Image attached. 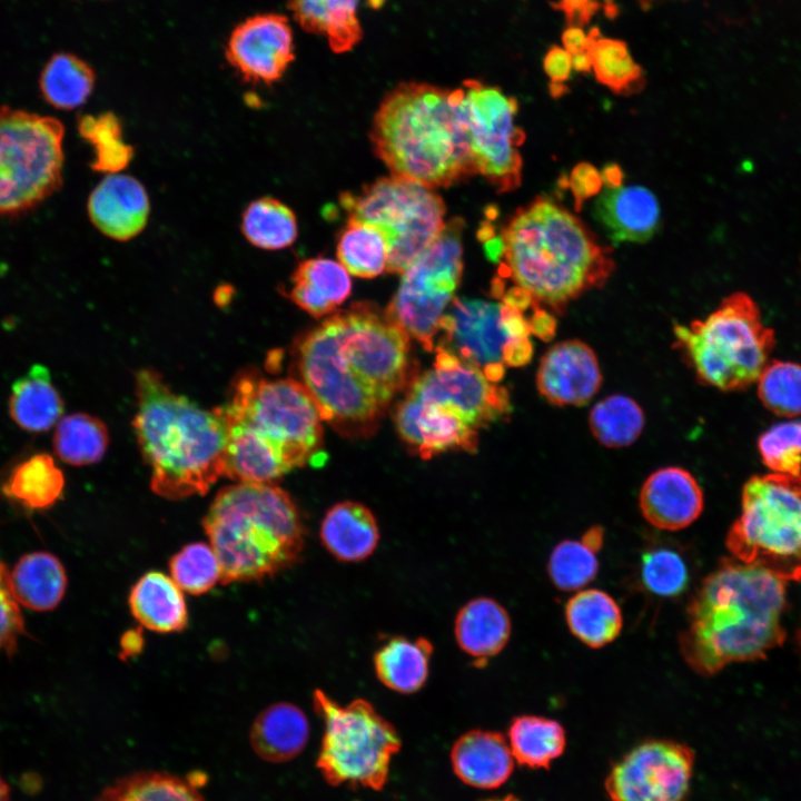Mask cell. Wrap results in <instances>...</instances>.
I'll list each match as a JSON object with an SVG mask.
<instances>
[{
    "instance_id": "obj_1",
    "label": "cell",
    "mask_w": 801,
    "mask_h": 801,
    "mask_svg": "<svg viewBox=\"0 0 801 801\" xmlns=\"http://www.w3.org/2000/svg\"><path fill=\"white\" fill-rule=\"evenodd\" d=\"M294 362L320 418L343 435L368 436L409 382V336L374 305L356 303L305 334Z\"/></svg>"
},
{
    "instance_id": "obj_2",
    "label": "cell",
    "mask_w": 801,
    "mask_h": 801,
    "mask_svg": "<svg viewBox=\"0 0 801 801\" xmlns=\"http://www.w3.org/2000/svg\"><path fill=\"white\" fill-rule=\"evenodd\" d=\"M219 408L228 478L273 484L293 468L320 465L326 457L318 408L295 378L267 379L248 370L237 376Z\"/></svg>"
},
{
    "instance_id": "obj_3",
    "label": "cell",
    "mask_w": 801,
    "mask_h": 801,
    "mask_svg": "<svg viewBox=\"0 0 801 801\" xmlns=\"http://www.w3.org/2000/svg\"><path fill=\"white\" fill-rule=\"evenodd\" d=\"M785 601V580L754 564L723 562L689 602L679 635L682 657L710 676L728 664L764 656L783 640Z\"/></svg>"
},
{
    "instance_id": "obj_4",
    "label": "cell",
    "mask_w": 801,
    "mask_h": 801,
    "mask_svg": "<svg viewBox=\"0 0 801 801\" xmlns=\"http://www.w3.org/2000/svg\"><path fill=\"white\" fill-rule=\"evenodd\" d=\"M501 270L527 291L533 308L557 314L584 293L600 288L615 264L583 221L544 196L518 208L500 235Z\"/></svg>"
},
{
    "instance_id": "obj_5",
    "label": "cell",
    "mask_w": 801,
    "mask_h": 801,
    "mask_svg": "<svg viewBox=\"0 0 801 801\" xmlns=\"http://www.w3.org/2000/svg\"><path fill=\"white\" fill-rule=\"evenodd\" d=\"M370 140L392 175L431 189L476 175L462 87L399 83L382 100Z\"/></svg>"
},
{
    "instance_id": "obj_6",
    "label": "cell",
    "mask_w": 801,
    "mask_h": 801,
    "mask_svg": "<svg viewBox=\"0 0 801 801\" xmlns=\"http://www.w3.org/2000/svg\"><path fill=\"white\" fill-rule=\"evenodd\" d=\"M134 429L151 471L152 492L168 500L204 495L224 475L226 425L219 407L175 393L154 369L136 374Z\"/></svg>"
},
{
    "instance_id": "obj_7",
    "label": "cell",
    "mask_w": 801,
    "mask_h": 801,
    "mask_svg": "<svg viewBox=\"0 0 801 801\" xmlns=\"http://www.w3.org/2000/svg\"><path fill=\"white\" fill-rule=\"evenodd\" d=\"M204 530L222 584L259 582L293 566L304 548V524L287 492L275 484L237 483L221 488Z\"/></svg>"
},
{
    "instance_id": "obj_8",
    "label": "cell",
    "mask_w": 801,
    "mask_h": 801,
    "mask_svg": "<svg viewBox=\"0 0 801 801\" xmlns=\"http://www.w3.org/2000/svg\"><path fill=\"white\" fill-rule=\"evenodd\" d=\"M674 336L698 379L724 392L755 383L775 343L756 304L743 293L724 298L703 320L675 325Z\"/></svg>"
},
{
    "instance_id": "obj_9",
    "label": "cell",
    "mask_w": 801,
    "mask_h": 801,
    "mask_svg": "<svg viewBox=\"0 0 801 801\" xmlns=\"http://www.w3.org/2000/svg\"><path fill=\"white\" fill-rule=\"evenodd\" d=\"M726 546L740 562L785 581L801 578V475L772 472L749 478Z\"/></svg>"
},
{
    "instance_id": "obj_10",
    "label": "cell",
    "mask_w": 801,
    "mask_h": 801,
    "mask_svg": "<svg viewBox=\"0 0 801 801\" xmlns=\"http://www.w3.org/2000/svg\"><path fill=\"white\" fill-rule=\"evenodd\" d=\"M316 714L324 722V734L316 765L334 787L385 788L392 756L402 746L392 723L365 699L342 705L323 690L313 693Z\"/></svg>"
},
{
    "instance_id": "obj_11",
    "label": "cell",
    "mask_w": 801,
    "mask_h": 801,
    "mask_svg": "<svg viewBox=\"0 0 801 801\" xmlns=\"http://www.w3.org/2000/svg\"><path fill=\"white\" fill-rule=\"evenodd\" d=\"M63 138L53 117L0 107V218L27 214L60 189Z\"/></svg>"
},
{
    "instance_id": "obj_12",
    "label": "cell",
    "mask_w": 801,
    "mask_h": 801,
    "mask_svg": "<svg viewBox=\"0 0 801 801\" xmlns=\"http://www.w3.org/2000/svg\"><path fill=\"white\" fill-rule=\"evenodd\" d=\"M348 219L377 228L387 246L386 271H403L441 235L445 205L434 189L389 176L339 198Z\"/></svg>"
},
{
    "instance_id": "obj_13",
    "label": "cell",
    "mask_w": 801,
    "mask_h": 801,
    "mask_svg": "<svg viewBox=\"0 0 801 801\" xmlns=\"http://www.w3.org/2000/svg\"><path fill=\"white\" fill-rule=\"evenodd\" d=\"M463 221L446 222L441 235L403 271L385 315L428 352L463 275Z\"/></svg>"
},
{
    "instance_id": "obj_14",
    "label": "cell",
    "mask_w": 801,
    "mask_h": 801,
    "mask_svg": "<svg viewBox=\"0 0 801 801\" xmlns=\"http://www.w3.org/2000/svg\"><path fill=\"white\" fill-rule=\"evenodd\" d=\"M462 88L476 175L498 192L516 189L523 166L518 147L525 139L515 123L516 99L476 79L464 80Z\"/></svg>"
},
{
    "instance_id": "obj_15",
    "label": "cell",
    "mask_w": 801,
    "mask_h": 801,
    "mask_svg": "<svg viewBox=\"0 0 801 801\" xmlns=\"http://www.w3.org/2000/svg\"><path fill=\"white\" fill-rule=\"evenodd\" d=\"M694 753L671 740H647L614 764L605 779L612 801H684L693 773Z\"/></svg>"
},
{
    "instance_id": "obj_16",
    "label": "cell",
    "mask_w": 801,
    "mask_h": 801,
    "mask_svg": "<svg viewBox=\"0 0 801 801\" xmlns=\"http://www.w3.org/2000/svg\"><path fill=\"white\" fill-rule=\"evenodd\" d=\"M435 350L434 368L414 379L408 395L422 403L451 406L476 431L508 415L506 388L451 352L437 346Z\"/></svg>"
},
{
    "instance_id": "obj_17",
    "label": "cell",
    "mask_w": 801,
    "mask_h": 801,
    "mask_svg": "<svg viewBox=\"0 0 801 801\" xmlns=\"http://www.w3.org/2000/svg\"><path fill=\"white\" fill-rule=\"evenodd\" d=\"M225 57L246 82L278 81L295 60L294 36L287 17L268 12L247 18L231 31Z\"/></svg>"
},
{
    "instance_id": "obj_18",
    "label": "cell",
    "mask_w": 801,
    "mask_h": 801,
    "mask_svg": "<svg viewBox=\"0 0 801 801\" xmlns=\"http://www.w3.org/2000/svg\"><path fill=\"white\" fill-rule=\"evenodd\" d=\"M501 306L502 303L454 298L448 313L439 322V330H443L444 336L437 347L478 367L483 373L491 368H505L504 349L514 338L502 323Z\"/></svg>"
},
{
    "instance_id": "obj_19",
    "label": "cell",
    "mask_w": 801,
    "mask_h": 801,
    "mask_svg": "<svg viewBox=\"0 0 801 801\" xmlns=\"http://www.w3.org/2000/svg\"><path fill=\"white\" fill-rule=\"evenodd\" d=\"M602 385V372L594 350L580 339L554 344L541 357L536 387L555 406H580L593 398Z\"/></svg>"
},
{
    "instance_id": "obj_20",
    "label": "cell",
    "mask_w": 801,
    "mask_h": 801,
    "mask_svg": "<svg viewBox=\"0 0 801 801\" xmlns=\"http://www.w3.org/2000/svg\"><path fill=\"white\" fill-rule=\"evenodd\" d=\"M395 423L403 441L424 459L448 449L474 452L477 447L478 431L448 405L422 403L407 394Z\"/></svg>"
},
{
    "instance_id": "obj_21",
    "label": "cell",
    "mask_w": 801,
    "mask_h": 801,
    "mask_svg": "<svg viewBox=\"0 0 801 801\" xmlns=\"http://www.w3.org/2000/svg\"><path fill=\"white\" fill-rule=\"evenodd\" d=\"M639 505L643 517L663 531H679L699 518L703 492L696 478L679 466L662 467L643 483Z\"/></svg>"
},
{
    "instance_id": "obj_22",
    "label": "cell",
    "mask_w": 801,
    "mask_h": 801,
    "mask_svg": "<svg viewBox=\"0 0 801 801\" xmlns=\"http://www.w3.org/2000/svg\"><path fill=\"white\" fill-rule=\"evenodd\" d=\"M92 225L105 236L129 240L146 227L150 201L144 185L121 172L107 175L90 192L87 204Z\"/></svg>"
},
{
    "instance_id": "obj_23",
    "label": "cell",
    "mask_w": 801,
    "mask_h": 801,
    "mask_svg": "<svg viewBox=\"0 0 801 801\" xmlns=\"http://www.w3.org/2000/svg\"><path fill=\"white\" fill-rule=\"evenodd\" d=\"M594 218L614 244L645 243L660 225V205L643 186L605 188L595 201Z\"/></svg>"
},
{
    "instance_id": "obj_24",
    "label": "cell",
    "mask_w": 801,
    "mask_h": 801,
    "mask_svg": "<svg viewBox=\"0 0 801 801\" xmlns=\"http://www.w3.org/2000/svg\"><path fill=\"white\" fill-rule=\"evenodd\" d=\"M451 761L461 781L479 789L503 785L514 768L504 735L485 730H471L459 736L452 748Z\"/></svg>"
},
{
    "instance_id": "obj_25",
    "label": "cell",
    "mask_w": 801,
    "mask_h": 801,
    "mask_svg": "<svg viewBox=\"0 0 801 801\" xmlns=\"http://www.w3.org/2000/svg\"><path fill=\"white\" fill-rule=\"evenodd\" d=\"M379 8L385 0H288L296 22L322 36L336 53L352 50L363 38L358 10L362 2Z\"/></svg>"
},
{
    "instance_id": "obj_26",
    "label": "cell",
    "mask_w": 801,
    "mask_h": 801,
    "mask_svg": "<svg viewBox=\"0 0 801 801\" xmlns=\"http://www.w3.org/2000/svg\"><path fill=\"white\" fill-rule=\"evenodd\" d=\"M324 547L336 560L356 563L369 557L379 542L377 521L369 508L346 501L332 506L319 530Z\"/></svg>"
},
{
    "instance_id": "obj_27",
    "label": "cell",
    "mask_w": 801,
    "mask_h": 801,
    "mask_svg": "<svg viewBox=\"0 0 801 801\" xmlns=\"http://www.w3.org/2000/svg\"><path fill=\"white\" fill-rule=\"evenodd\" d=\"M349 273L336 260L317 257L300 261L290 277L287 296L319 318L334 312L350 295Z\"/></svg>"
},
{
    "instance_id": "obj_28",
    "label": "cell",
    "mask_w": 801,
    "mask_h": 801,
    "mask_svg": "<svg viewBox=\"0 0 801 801\" xmlns=\"http://www.w3.org/2000/svg\"><path fill=\"white\" fill-rule=\"evenodd\" d=\"M511 632L507 611L491 597L471 600L459 609L454 622V635L459 649L478 665L505 647Z\"/></svg>"
},
{
    "instance_id": "obj_29",
    "label": "cell",
    "mask_w": 801,
    "mask_h": 801,
    "mask_svg": "<svg viewBox=\"0 0 801 801\" xmlns=\"http://www.w3.org/2000/svg\"><path fill=\"white\" fill-rule=\"evenodd\" d=\"M128 604L134 617L148 630L171 633L188 624L182 590L162 572L144 574L131 587Z\"/></svg>"
},
{
    "instance_id": "obj_30",
    "label": "cell",
    "mask_w": 801,
    "mask_h": 801,
    "mask_svg": "<svg viewBox=\"0 0 801 801\" xmlns=\"http://www.w3.org/2000/svg\"><path fill=\"white\" fill-rule=\"evenodd\" d=\"M309 736V723L305 713L287 702L275 703L265 709L250 728V744L261 759L280 763L297 756Z\"/></svg>"
},
{
    "instance_id": "obj_31",
    "label": "cell",
    "mask_w": 801,
    "mask_h": 801,
    "mask_svg": "<svg viewBox=\"0 0 801 801\" xmlns=\"http://www.w3.org/2000/svg\"><path fill=\"white\" fill-rule=\"evenodd\" d=\"M63 413V402L48 368L34 364L11 386L9 414L22 429L40 433L56 425Z\"/></svg>"
},
{
    "instance_id": "obj_32",
    "label": "cell",
    "mask_w": 801,
    "mask_h": 801,
    "mask_svg": "<svg viewBox=\"0 0 801 801\" xmlns=\"http://www.w3.org/2000/svg\"><path fill=\"white\" fill-rule=\"evenodd\" d=\"M433 650L431 641L424 637H390L374 654L375 674L394 692L415 693L428 679Z\"/></svg>"
},
{
    "instance_id": "obj_33",
    "label": "cell",
    "mask_w": 801,
    "mask_h": 801,
    "mask_svg": "<svg viewBox=\"0 0 801 801\" xmlns=\"http://www.w3.org/2000/svg\"><path fill=\"white\" fill-rule=\"evenodd\" d=\"M564 613L571 633L591 649L612 643L622 631V611L616 601L602 590L577 592L567 601Z\"/></svg>"
},
{
    "instance_id": "obj_34",
    "label": "cell",
    "mask_w": 801,
    "mask_h": 801,
    "mask_svg": "<svg viewBox=\"0 0 801 801\" xmlns=\"http://www.w3.org/2000/svg\"><path fill=\"white\" fill-rule=\"evenodd\" d=\"M10 580L18 603L34 611H49L56 607L67 587V575L62 564L48 552H33L22 556L16 564Z\"/></svg>"
},
{
    "instance_id": "obj_35",
    "label": "cell",
    "mask_w": 801,
    "mask_h": 801,
    "mask_svg": "<svg viewBox=\"0 0 801 801\" xmlns=\"http://www.w3.org/2000/svg\"><path fill=\"white\" fill-rule=\"evenodd\" d=\"M63 488V473L47 453L20 461L2 484L3 494L27 510L51 507L61 498Z\"/></svg>"
},
{
    "instance_id": "obj_36",
    "label": "cell",
    "mask_w": 801,
    "mask_h": 801,
    "mask_svg": "<svg viewBox=\"0 0 801 801\" xmlns=\"http://www.w3.org/2000/svg\"><path fill=\"white\" fill-rule=\"evenodd\" d=\"M95 83L96 73L92 67L70 52L52 55L39 77L43 99L60 110H72L82 106L91 96Z\"/></svg>"
},
{
    "instance_id": "obj_37",
    "label": "cell",
    "mask_w": 801,
    "mask_h": 801,
    "mask_svg": "<svg viewBox=\"0 0 801 801\" xmlns=\"http://www.w3.org/2000/svg\"><path fill=\"white\" fill-rule=\"evenodd\" d=\"M508 745L521 765L547 769L564 752L566 735L555 720L538 715H520L508 728Z\"/></svg>"
},
{
    "instance_id": "obj_38",
    "label": "cell",
    "mask_w": 801,
    "mask_h": 801,
    "mask_svg": "<svg viewBox=\"0 0 801 801\" xmlns=\"http://www.w3.org/2000/svg\"><path fill=\"white\" fill-rule=\"evenodd\" d=\"M240 229L249 244L264 250L287 248L298 234L294 211L273 197L257 198L248 204L241 215Z\"/></svg>"
},
{
    "instance_id": "obj_39",
    "label": "cell",
    "mask_w": 801,
    "mask_h": 801,
    "mask_svg": "<svg viewBox=\"0 0 801 801\" xmlns=\"http://www.w3.org/2000/svg\"><path fill=\"white\" fill-rule=\"evenodd\" d=\"M106 425L86 413L65 416L56 424L53 451L65 463L85 466L99 462L108 447Z\"/></svg>"
},
{
    "instance_id": "obj_40",
    "label": "cell",
    "mask_w": 801,
    "mask_h": 801,
    "mask_svg": "<svg viewBox=\"0 0 801 801\" xmlns=\"http://www.w3.org/2000/svg\"><path fill=\"white\" fill-rule=\"evenodd\" d=\"M95 801H205L196 784L159 771H141L118 779Z\"/></svg>"
},
{
    "instance_id": "obj_41",
    "label": "cell",
    "mask_w": 801,
    "mask_h": 801,
    "mask_svg": "<svg viewBox=\"0 0 801 801\" xmlns=\"http://www.w3.org/2000/svg\"><path fill=\"white\" fill-rule=\"evenodd\" d=\"M644 424L642 407L633 398L622 394L601 399L589 415L592 435L601 445L610 448L633 444L642 434Z\"/></svg>"
},
{
    "instance_id": "obj_42",
    "label": "cell",
    "mask_w": 801,
    "mask_h": 801,
    "mask_svg": "<svg viewBox=\"0 0 801 801\" xmlns=\"http://www.w3.org/2000/svg\"><path fill=\"white\" fill-rule=\"evenodd\" d=\"M589 53L596 80L619 95L641 88L642 68L632 58L625 42L603 37L599 29L589 31Z\"/></svg>"
},
{
    "instance_id": "obj_43",
    "label": "cell",
    "mask_w": 801,
    "mask_h": 801,
    "mask_svg": "<svg viewBox=\"0 0 801 801\" xmlns=\"http://www.w3.org/2000/svg\"><path fill=\"white\" fill-rule=\"evenodd\" d=\"M78 131L93 148L92 170L118 174L132 160L135 150L125 141L121 121L115 113L85 115L78 120Z\"/></svg>"
},
{
    "instance_id": "obj_44",
    "label": "cell",
    "mask_w": 801,
    "mask_h": 801,
    "mask_svg": "<svg viewBox=\"0 0 801 801\" xmlns=\"http://www.w3.org/2000/svg\"><path fill=\"white\" fill-rule=\"evenodd\" d=\"M337 258L349 275L374 278L387 268V246L382 233L368 224L348 219L339 234Z\"/></svg>"
},
{
    "instance_id": "obj_45",
    "label": "cell",
    "mask_w": 801,
    "mask_h": 801,
    "mask_svg": "<svg viewBox=\"0 0 801 801\" xmlns=\"http://www.w3.org/2000/svg\"><path fill=\"white\" fill-rule=\"evenodd\" d=\"M169 571L177 585L191 595L207 593L221 576L214 548L202 542L185 545L170 558Z\"/></svg>"
},
{
    "instance_id": "obj_46",
    "label": "cell",
    "mask_w": 801,
    "mask_h": 801,
    "mask_svg": "<svg viewBox=\"0 0 801 801\" xmlns=\"http://www.w3.org/2000/svg\"><path fill=\"white\" fill-rule=\"evenodd\" d=\"M756 382L759 398L769 411L787 417L801 415V365L769 362Z\"/></svg>"
},
{
    "instance_id": "obj_47",
    "label": "cell",
    "mask_w": 801,
    "mask_h": 801,
    "mask_svg": "<svg viewBox=\"0 0 801 801\" xmlns=\"http://www.w3.org/2000/svg\"><path fill=\"white\" fill-rule=\"evenodd\" d=\"M596 553L582 541L565 540L552 551L547 573L553 585L565 592L581 590L597 575Z\"/></svg>"
},
{
    "instance_id": "obj_48",
    "label": "cell",
    "mask_w": 801,
    "mask_h": 801,
    "mask_svg": "<svg viewBox=\"0 0 801 801\" xmlns=\"http://www.w3.org/2000/svg\"><path fill=\"white\" fill-rule=\"evenodd\" d=\"M640 577L643 587L655 596L675 597L681 595L690 582V572L684 557L670 547H654L641 558Z\"/></svg>"
},
{
    "instance_id": "obj_49",
    "label": "cell",
    "mask_w": 801,
    "mask_h": 801,
    "mask_svg": "<svg viewBox=\"0 0 801 801\" xmlns=\"http://www.w3.org/2000/svg\"><path fill=\"white\" fill-rule=\"evenodd\" d=\"M763 463L774 473L801 475V421L775 424L758 441Z\"/></svg>"
},
{
    "instance_id": "obj_50",
    "label": "cell",
    "mask_w": 801,
    "mask_h": 801,
    "mask_svg": "<svg viewBox=\"0 0 801 801\" xmlns=\"http://www.w3.org/2000/svg\"><path fill=\"white\" fill-rule=\"evenodd\" d=\"M22 632L23 619L19 603L14 597L7 567L0 561V651H13Z\"/></svg>"
},
{
    "instance_id": "obj_51",
    "label": "cell",
    "mask_w": 801,
    "mask_h": 801,
    "mask_svg": "<svg viewBox=\"0 0 801 801\" xmlns=\"http://www.w3.org/2000/svg\"><path fill=\"white\" fill-rule=\"evenodd\" d=\"M567 185L574 198L575 211H580L585 200L600 194L603 181L594 166L580 162L572 169Z\"/></svg>"
},
{
    "instance_id": "obj_52",
    "label": "cell",
    "mask_w": 801,
    "mask_h": 801,
    "mask_svg": "<svg viewBox=\"0 0 801 801\" xmlns=\"http://www.w3.org/2000/svg\"><path fill=\"white\" fill-rule=\"evenodd\" d=\"M543 69L551 80L552 96H562L567 89L564 82L570 79L573 70L571 55L563 47L552 46L544 56Z\"/></svg>"
},
{
    "instance_id": "obj_53",
    "label": "cell",
    "mask_w": 801,
    "mask_h": 801,
    "mask_svg": "<svg viewBox=\"0 0 801 801\" xmlns=\"http://www.w3.org/2000/svg\"><path fill=\"white\" fill-rule=\"evenodd\" d=\"M554 7L561 10L570 26L583 27L600 9L599 0H558Z\"/></svg>"
},
{
    "instance_id": "obj_54",
    "label": "cell",
    "mask_w": 801,
    "mask_h": 801,
    "mask_svg": "<svg viewBox=\"0 0 801 801\" xmlns=\"http://www.w3.org/2000/svg\"><path fill=\"white\" fill-rule=\"evenodd\" d=\"M590 34L582 27L570 26L562 34V47L572 56L589 49Z\"/></svg>"
},
{
    "instance_id": "obj_55",
    "label": "cell",
    "mask_w": 801,
    "mask_h": 801,
    "mask_svg": "<svg viewBox=\"0 0 801 801\" xmlns=\"http://www.w3.org/2000/svg\"><path fill=\"white\" fill-rule=\"evenodd\" d=\"M603 185L606 188H616L622 186L623 171L616 164L606 165L601 172Z\"/></svg>"
},
{
    "instance_id": "obj_56",
    "label": "cell",
    "mask_w": 801,
    "mask_h": 801,
    "mask_svg": "<svg viewBox=\"0 0 801 801\" xmlns=\"http://www.w3.org/2000/svg\"><path fill=\"white\" fill-rule=\"evenodd\" d=\"M604 531L601 526H592L582 536V542L593 552L597 553L603 546Z\"/></svg>"
},
{
    "instance_id": "obj_57",
    "label": "cell",
    "mask_w": 801,
    "mask_h": 801,
    "mask_svg": "<svg viewBox=\"0 0 801 801\" xmlns=\"http://www.w3.org/2000/svg\"><path fill=\"white\" fill-rule=\"evenodd\" d=\"M142 646V636L139 632L128 631L121 639V649L125 656L132 655L140 651Z\"/></svg>"
},
{
    "instance_id": "obj_58",
    "label": "cell",
    "mask_w": 801,
    "mask_h": 801,
    "mask_svg": "<svg viewBox=\"0 0 801 801\" xmlns=\"http://www.w3.org/2000/svg\"><path fill=\"white\" fill-rule=\"evenodd\" d=\"M572 68L577 72H589L592 70V61L589 53V49L575 55H572Z\"/></svg>"
},
{
    "instance_id": "obj_59",
    "label": "cell",
    "mask_w": 801,
    "mask_h": 801,
    "mask_svg": "<svg viewBox=\"0 0 801 801\" xmlns=\"http://www.w3.org/2000/svg\"><path fill=\"white\" fill-rule=\"evenodd\" d=\"M0 801H10V790L1 774H0Z\"/></svg>"
},
{
    "instance_id": "obj_60",
    "label": "cell",
    "mask_w": 801,
    "mask_h": 801,
    "mask_svg": "<svg viewBox=\"0 0 801 801\" xmlns=\"http://www.w3.org/2000/svg\"><path fill=\"white\" fill-rule=\"evenodd\" d=\"M486 801H521V800L518 798H516L515 795L511 794V795H506L501 799H491V800H486Z\"/></svg>"
}]
</instances>
